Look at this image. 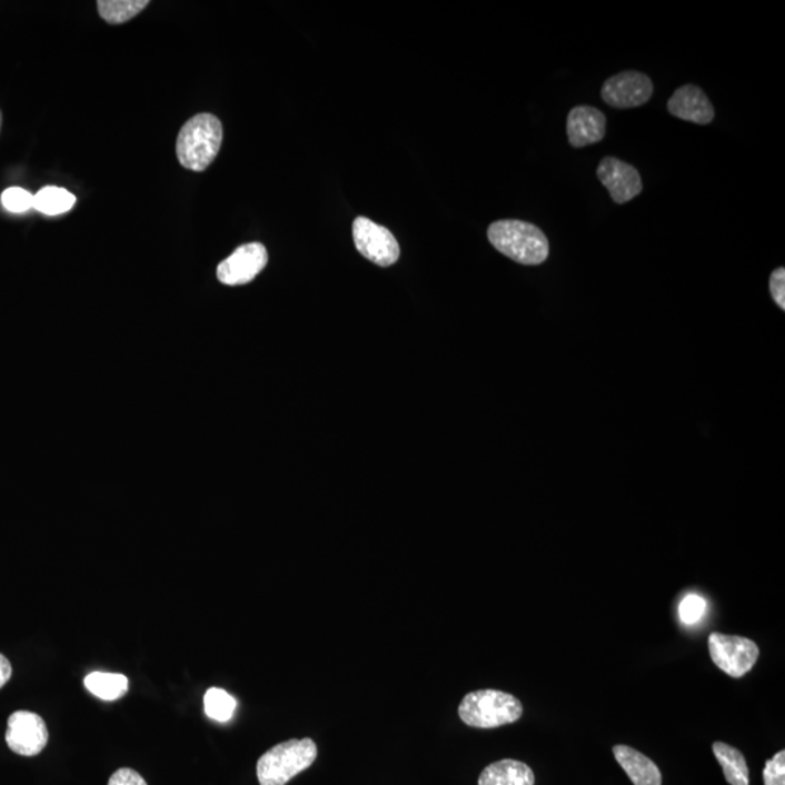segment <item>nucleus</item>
Instances as JSON below:
<instances>
[{
	"mask_svg": "<svg viewBox=\"0 0 785 785\" xmlns=\"http://www.w3.org/2000/svg\"><path fill=\"white\" fill-rule=\"evenodd\" d=\"M523 714V703L513 694L499 689L468 693L458 707L463 723L476 729H496L510 725L518 722Z\"/></svg>",
	"mask_w": 785,
	"mask_h": 785,
	"instance_id": "20e7f679",
	"label": "nucleus"
},
{
	"mask_svg": "<svg viewBox=\"0 0 785 785\" xmlns=\"http://www.w3.org/2000/svg\"><path fill=\"white\" fill-rule=\"evenodd\" d=\"M74 205L76 197L68 189L46 187L36 193L32 208L46 216H59L72 210Z\"/></svg>",
	"mask_w": 785,
	"mask_h": 785,
	"instance_id": "a211bd4d",
	"label": "nucleus"
},
{
	"mask_svg": "<svg viewBox=\"0 0 785 785\" xmlns=\"http://www.w3.org/2000/svg\"><path fill=\"white\" fill-rule=\"evenodd\" d=\"M769 290H771V296H773V299L775 302H777V305L779 306V309L785 310V269L784 268L775 269V271L773 274H771Z\"/></svg>",
	"mask_w": 785,
	"mask_h": 785,
	"instance_id": "5701e85b",
	"label": "nucleus"
},
{
	"mask_svg": "<svg viewBox=\"0 0 785 785\" xmlns=\"http://www.w3.org/2000/svg\"><path fill=\"white\" fill-rule=\"evenodd\" d=\"M654 95V83L649 76L627 70L605 80L600 97L609 107L617 110H630L645 106Z\"/></svg>",
	"mask_w": 785,
	"mask_h": 785,
	"instance_id": "0eeeda50",
	"label": "nucleus"
},
{
	"mask_svg": "<svg viewBox=\"0 0 785 785\" xmlns=\"http://www.w3.org/2000/svg\"><path fill=\"white\" fill-rule=\"evenodd\" d=\"M149 3V0H99L98 12L103 21L120 26L143 12Z\"/></svg>",
	"mask_w": 785,
	"mask_h": 785,
	"instance_id": "f3484780",
	"label": "nucleus"
},
{
	"mask_svg": "<svg viewBox=\"0 0 785 785\" xmlns=\"http://www.w3.org/2000/svg\"><path fill=\"white\" fill-rule=\"evenodd\" d=\"M4 739L9 749L21 756H37L49 744L44 718L31 712H16L8 718Z\"/></svg>",
	"mask_w": 785,
	"mask_h": 785,
	"instance_id": "6e6552de",
	"label": "nucleus"
},
{
	"mask_svg": "<svg viewBox=\"0 0 785 785\" xmlns=\"http://www.w3.org/2000/svg\"><path fill=\"white\" fill-rule=\"evenodd\" d=\"M487 238L498 252L523 265H540L550 255V244L540 227L523 220L495 221Z\"/></svg>",
	"mask_w": 785,
	"mask_h": 785,
	"instance_id": "f257e3e1",
	"label": "nucleus"
},
{
	"mask_svg": "<svg viewBox=\"0 0 785 785\" xmlns=\"http://www.w3.org/2000/svg\"><path fill=\"white\" fill-rule=\"evenodd\" d=\"M668 111L670 116L679 118V120L694 122L698 126L711 125L716 116L706 92L694 85H684V87L676 89L668 101Z\"/></svg>",
	"mask_w": 785,
	"mask_h": 785,
	"instance_id": "f8f14e48",
	"label": "nucleus"
},
{
	"mask_svg": "<svg viewBox=\"0 0 785 785\" xmlns=\"http://www.w3.org/2000/svg\"><path fill=\"white\" fill-rule=\"evenodd\" d=\"M268 252L262 244L240 246L217 268V278L225 286H244L254 281L267 267Z\"/></svg>",
	"mask_w": 785,
	"mask_h": 785,
	"instance_id": "1a4fd4ad",
	"label": "nucleus"
},
{
	"mask_svg": "<svg viewBox=\"0 0 785 785\" xmlns=\"http://www.w3.org/2000/svg\"><path fill=\"white\" fill-rule=\"evenodd\" d=\"M708 650L714 665L732 678H742L754 668L759 657V647L751 638L712 633Z\"/></svg>",
	"mask_w": 785,
	"mask_h": 785,
	"instance_id": "39448f33",
	"label": "nucleus"
},
{
	"mask_svg": "<svg viewBox=\"0 0 785 785\" xmlns=\"http://www.w3.org/2000/svg\"><path fill=\"white\" fill-rule=\"evenodd\" d=\"M567 139L576 149L597 145L604 140L607 132V118L598 108L589 106L575 107L567 116Z\"/></svg>",
	"mask_w": 785,
	"mask_h": 785,
	"instance_id": "9b49d317",
	"label": "nucleus"
},
{
	"mask_svg": "<svg viewBox=\"0 0 785 785\" xmlns=\"http://www.w3.org/2000/svg\"><path fill=\"white\" fill-rule=\"evenodd\" d=\"M713 752L718 764L722 765L727 783L731 785H749L748 764H746L745 756L739 749L733 748L725 742H716L713 745Z\"/></svg>",
	"mask_w": 785,
	"mask_h": 785,
	"instance_id": "2eb2a0df",
	"label": "nucleus"
},
{
	"mask_svg": "<svg viewBox=\"0 0 785 785\" xmlns=\"http://www.w3.org/2000/svg\"><path fill=\"white\" fill-rule=\"evenodd\" d=\"M236 706H238V703L225 689L210 688L205 695V711L211 721H230L233 717Z\"/></svg>",
	"mask_w": 785,
	"mask_h": 785,
	"instance_id": "6ab92c4d",
	"label": "nucleus"
},
{
	"mask_svg": "<svg viewBox=\"0 0 785 785\" xmlns=\"http://www.w3.org/2000/svg\"><path fill=\"white\" fill-rule=\"evenodd\" d=\"M2 206L11 212H26L34 207V196L22 188H9L2 193Z\"/></svg>",
	"mask_w": 785,
	"mask_h": 785,
	"instance_id": "412c9836",
	"label": "nucleus"
},
{
	"mask_svg": "<svg viewBox=\"0 0 785 785\" xmlns=\"http://www.w3.org/2000/svg\"><path fill=\"white\" fill-rule=\"evenodd\" d=\"M597 177L600 183L608 189L609 196L616 205H626L633 198L640 196L643 191L638 170L633 165L623 162L613 156L600 160Z\"/></svg>",
	"mask_w": 785,
	"mask_h": 785,
	"instance_id": "9d476101",
	"label": "nucleus"
},
{
	"mask_svg": "<svg viewBox=\"0 0 785 785\" xmlns=\"http://www.w3.org/2000/svg\"><path fill=\"white\" fill-rule=\"evenodd\" d=\"M108 785H148V783L137 771L120 768L108 779Z\"/></svg>",
	"mask_w": 785,
	"mask_h": 785,
	"instance_id": "b1692460",
	"label": "nucleus"
},
{
	"mask_svg": "<svg viewBox=\"0 0 785 785\" xmlns=\"http://www.w3.org/2000/svg\"><path fill=\"white\" fill-rule=\"evenodd\" d=\"M536 775L521 761L503 759L481 771L479 785H534Z\"/></svg>",
	"mask_w": 785,
	"mask_h": 785,
	"instance_id": "4468645a",
	"label": "nucleus"
},
{
	"mask_svg": "<svg viewBox=\"0 0 785 785\" xmlns=\"http://www.w3.org/2000/svg\"><path fill=\"white\" fill-rule=\"evenodd\" d=\"M318 745L310 737L281 742L258 759L259 785H286L318 759Z\"/></svg>",
	"mask_w": 785,
	"mask_h": 785,
	"instance_id": "7ed1b4c3",
	"label": "nucleus"
},
{
	"mask_svg": "<svg viewBox=\"0 0 785 785\" xmlns=\"http://www.w3.org/2000/svg\"><path fill=\"white\" fill-rule=\"evenodd\" d=\"M0 130H2V111H0Z\"/></svg>",
	"mask_w": 785,
	"mask_h": 785,
	"instance_id": "a878e982",
	"label": "nucleus"
},
{
	"mask_svg": "<svg viewBox=\"0 0 785 785\" xmlns=\"http://www.w3.org/2000/svg\"><path fill=\"white\" fill-rule=\"evenodd\" d=\"M352 235L358 252L378 267H390L400 257V246L391 231L367 217H357Z\"/></svg>",
	"mask_w": 785,
	"mask_h": 785,
	"instance_id": "423d86ee",
	"label": "nucleus"
},
{
	"mask_svg": "<svg viewBox=\"0 0 785 785\" xmlns=\"http://www.w3.org/2000/svg\"><path fill=\"white\" fill-rule=\"evenodd\" d=\"M223 126L212 113H198L186 122L177 140V158L183 168L205 172L219 155Z\"/></svg>",
	"mask_w": 785,
	"mask_h": 785,
	"instance_id": "f03ea898",
	"label": "nucleus"
},
{
	"mask_svg": "<svg viewBox=\"0 0 785 785\" xmlns=\"http://www.w3.org/2000/svg\"><path fill=\"white\" fill-rule=\"evenodd\" d=\"M85 687L103 702H116L129 692V679L121 674L92 673L85 678Z\"/></svg>",
	"mask_w": 785,
	"mask_h": 785,
	"instance_id": "dca6fc26",
	"label": "nucleus"
},
{
	"mask_svg": "<svg viewBox=\"0 0 785 785\" xmlns=\"http://www.w3.org/2000/svg\"><path fill=\"white\" fill-rule=\"evenodd\" d=\"M614 756L622 768L626 771L628 778L635 785H662V773L659 767L643 755L642 752L630 748L627 745L614 746Z\"/></svg>",
	"mask_w": 785,
	"mask_h": 785,
	"instance_id": "ddd939ff",
	"label": "nucleus"
},
{
	"mask_svg": "<svg viewBox=\"0 0 785 785\" xmlns=\"http://www.w3.org/2000/svg\"><path fill=\"white\" fill-rule=\"evenodd\" d=\"M764 785H785V751H779L764 768Z\"/></svg>",
	"mask_w": 785,
	"mask_h": 785,
	"instance_id": "4be33fe9",
	"label": "nucleus"
},
{
	"mask_svg": "<svg viewBox=\"0 0 785 785\" xmlns=\"http://www.w3.org/2000/svg\"><path fill=\"white\" fill-rule=\"evenodd\" d=\"M678 612L680 622L687 624V626H693V624H697L699 619L704 617V614H706V599L695 594L687 595V597L680 600Z\"/></svg>",
	"mask_w": 785,
	"mask_h": 785,
	"instance_id": "aec40b11",
	"label": "nucleus"
},
{
	"mask_svg": "<svg viewBox=\"0 0 785 785\" xmlns=\"http://www.w3.org/2000/svg\"><path fill=\"white\" fill-rule=\"evenodd\" d=\"M12 676V665L11 662L7 659L2 654H0V689L9 683Z\"/></svg>",
	"mask_w": 785,
	"mask_h": 785,
	"instance_id": "393cba45",
	"label": "nucleus"
}]
</instances>
